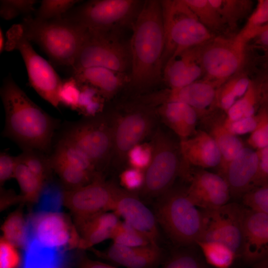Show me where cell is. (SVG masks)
I'll list each match as a JSON object with an SVG mask.
<instances>
[{
  "mask_svg": "<svg viewBox=\"0 0 268 268\" xmlns=\"http://www.w3.org/2000/svg\"><path fill=\"white\" fill-rule=\"evenodd\" d=\"M119 187L99 176L90 183L71 190H66L64 204L75 216L83 219L112 210Z\"/></svg>",
  "mask_w": 268,
  "mask_h": 268,
  "instance_id": "cell-15",
  "label": "cell"
},
{
  "mask_svg": "<svg viewBox=\"0 0 268 268\" xmlns=\"http://www.w3.org/2000/svg\"><path fill=\"white\" fill-rule=\"evenodd\" d=\"M250 41L253 42V46L256 48L260 49L265 52V57L268 56V24L260 28L254 37Z\"/></svg>",
  "mask_w": 268,
  "mask_h": 268,
  "instance_id": "cell-52",
  "label": "cell"
},
{
  "mask_svg": "<svg viewBox=\"0 0 268 268\" xmlns=\"http://www.w3.org/2000/svg\"><path fill=\"white\" fill-rule=\"evenodd\" d=\"M258 124L247 139L249 145L257 150L268 146V111L260 108L257 113Z\"/></svg>",
  "mask_w": 268,
  "mask_h": 268,
  "instance_id": "cell-43",
  "label": "cell"
},
{
  "mask_svg": "<svg viewBox=\"0 0 268 268\" xmlns=\"http://www.w3.org/2000/svg\"><path fill=\"white\" fill-rule=\"evenodd\" d=\"M186 190L172 187L158 197L155 215L173 242L190 247L197 245L202 232V214Z\"/></svg>",
  "mask_w": 268,
  "mask_h": 268,
  "instance_id": "cell-5",
  "label": "cell"
},
{
  "mask_svg": "<svg viewBox=\"0 0 268 268\" xmlns=\"http://www.w3.org/2000/svg\"><path fill=\"white\" fill-rule=\"evenodd\" d=\"M113 134L110 165L122 168L127 163L129 151L140 142L158 126L157 107L135 99L105 108Z\"/></svg>",
  "mask_w": 268,
  "mask_h": 268,
  "instance_id": "cell-3",
  "label": "cell"
},
{
  "mask_svg": "<svg viewBox=\"0 0 268 268\" xmlns=\"http://www.w3.org/2000/svg\"><path fill=\"white\" fill-rule=\"evenodd\" d=\"M17 158V164L14 177L21 191L23 200L37 202L41 193L44 182L34 175Z\"/></svg>",
  "mask_w": 268,
  "mask_h": 268,
  "instance_id": "cell-31",
  "label": "cell"
},
{
  "mask_svg": "<svg viewBox=\"0 0 268 268\" xmlns=\"http://www.w3.org/2000/svg\"><path fill=\"white\" fill-rule=\"evenodd\" d=\"M17 164L16 156L13 157L5 152L0 154V185L14 177Z\"/></svg>",
  "mask_w": 268,
  "mask_h": 268,
  "instance_id": "cell-50",
  "label": "cell"
},
{
  "mask_svg": "<svg viewBox=\"0 0 268 268\" xmlns=\"http://www.w3.org/2000/svg\"><path fill=\"white\" fill-rule=\"evenodd\" d=\"M43 153L35 150H24L17 157L31 172L45 182L53 169L50 157H46Z\"/></svg>",
  "mask_w": 268,
  "mask_h": 268,
  "instance_id": "cell-37",
  "label": "cell"
},
{
  "mask_svg": "<svg viewBox=\"0 0 268 268\" xmlns=\"http://www.w3.org/2000/svg\"><path fill=\"white\" fill-rule=\"evenodd\" d=\"M209 266L203 256L188 248L174 252L160 268H210Z\"/></svg>",
  "mask_w": 268,
  "mask_h": 268,
  "instance_id": "cell-38",
  "label": "cell"
},
{
  "mask_svg": "<svg viewBox=\"0 0 268 268\" xmlns=\"http://www.w3.org/2000/svg\"><path fill=\"white\" fill-rule=\"evenodd\" d=\"M152 157L151 144L139 143L128 152L127 163L130 167L145 171L149 166Z\"/></svg>",
  "mask_w": 268,
  "mask_h": 268,
  "instance_id": "cell-45",
  "label": "cell"
},
{
  "mask_svg": "<svg viewBox=\"0 0 268 268\" xmlns=\"http://www.w3.org/2000/svg\"><path fill=\"white\" fill-rule=\"evenodd\" d=\"M245 209L237 203L228 202L218 207L201 209L202 227L199 241L220 242L239 255Z\"/></svg>",
  "mask_w": 268,
  "mask_h": 268,
  "instance_id": "cell-13",
  "label": "cell"
},
{
  "mask_svg": "<svg viewBox=\"0 0 268 268\" xmlns=\"http://www.w3.org/2000/svg\"><path fill=\"white\" fill-rule=\"evenodd\" d=\"M20 24L28 40L38 45L51 61L72 67L85 37V30L62 18L41 20L27 15Z\"/></svg>",
  "mask_w": 268,
  "mask_h": 268,
  "instance_id": "cell-4",
  "label": "cell"
},
{
  "mask_svg": "<svg viewBox=\"0 0 268 268\" xmlns=\"http://www.w3.org/2000/svg\"><path fill=\"white\" fill-rule=\"evenodd\" d=\"M265 59L266 60V61L267 62V64H268V56L265 57Z\"/></svg>",
  "mask_w": 268,
  "mask_h": 268,
  "instance_id": "cell-57",
  "label": "cell"
},
{
  "mask_svg": "<svg viewBox=\"0 0 268 268\" xmlns=\"http://www.w3.org/2000/svg\"><path fill=\"white\" fill-rule=\"evenodd\" d=\"M162 125H158L152 134V157L144 171V182L141 189L147 197H158L172 187L176 177L183 176L185 164L180 141Z\"/></svg>",
  "mask_w": 268,
  "mask_h": 268,
  "instance_id": "cell-7",
  "label": "cell"
},
{
  "mask_svg": "<svg viewBox=\"0 0 268 268\" xmlns=\"http://www.w3.org/2000/svg\"><path fill=\"white\" fill-rule=\"evenodd\" d=\"M132 29L129 84L144 92L162 80L165 41L161 1L144 0Z\"/></svg>",
  "mask_w": 268,
  "mask_h": 268,
  "instance_id": "cell-1",
  "label": "cell"
},
{
  "mask_svg": "<svg viewBox=\"0 0 268 268\" xmlns=\"http://www.w3.org/2000/svg\"><path fill=\"white\" fill-rule=\"evenodd\" d=\"M242 198L245 207L268 214V186L254 188Z\"/></svg>",
  "mask_w": 268,
  "mask_h": 268,
  "instance_id": "cell-46",
  "label": "cell"
},
{
  "mask_svg": "<svg viewBox=\"0 0 268 268\" xmlns=\"http://www.w3.org/2000/svg\"><path fill=\"white\" fill-rule=\"evenodd\" d=\"M50 160L53 170L59 176L66 190L85 186L100 176H93L74 166L54 152L50 156Z\"/></svg>",
  "mask_w": 268,
  "mask_h": 268,
  "instance_id": "cell-27",
  "label": "cell"
},
{
  "mask_svg": "<svg viewBox=\"0 0 268 268\" xmlns=\"http://www.w3.org/2000/svg\"><path fill=\"white\" fill-rule=\"evenodd\" d=\"M111 211L145 237L151 244L158 246L159 233L155 214L131 192L119 188Z\"/></svg>",
  "mask_w": 268,
  "mask_h": 268,
  "instance_id": "cell-17",
  "label": "cell"
},
{
  "mask_svg": "<svg viewBox=\"0 0 268 268\" xmlns=\"http://www.w3.org/2000/svg\"><path fill=\"white\" fill-rule=\"evenodd\" d=\"M79 268H117L110 265L92 260L86 258L81 259Z\"/></svg>",
  "mask_w": 268,
  "mask_h": 268,
  "instance_id": "cell-54",
  "label": "cell"
},
{
  "mask_svg": "<svg viewBox=\"0 0 268 268\" xmlns=\"http://www.w3.org/2000/svg\"><path fill=\"white\" fill-rule=\"evenodd\" d=\"M72 76L78 83L96 89L106 102L113 99L130 82V75L127 73L99 67L72 70Z\"/></svg>",
  "mask_w": 268,
  "mask_h": 268,
  "instance_id": "cell-23",
  "label": "cell"
},
{
  "mask_svg": "<svg viewBox=\"0 0 268 268\" xmlns=\"http://www.w3.org/2000/svg\"><path fill=\"white\" fill-rule=\"evenodd\" d=\"M258 121L257 114L235 121H229L225 117L224 125L230 133L237 136L252 133L257 128Z\"/></svg>",
  "mask_w": 268,
  "mask_h": 268,
  "instance_id": "cell-48",
  "label": "cell"
},
{
  "mask_svg": "<svg viewBox=\"0 0 268 268\" xmlns=\"http://www.w3.org/2000/svg\"><path fill=\"white\" fill-rule=\"evenodd\" d=\"M268 186V160L259 161L258 171L252 184L254 188Z\"/></svg>",
  "mask_w": 268,
  "mask_h": 268,
  "instance_id": "cell-53",
  "label": "cell"
},
{
  "mask_svg": "<svg viewBox=\"0 0 268 268\" xmlns=\"http://www.w3.org/2000/svg\"><path fill=\"white\" fill-rule=\"evenodd\" d=\"M259 160L256 150L244 147L221 175L228 184L231 197L242 198L252 189Z\"/></svg>",
  "mask_w": 268,
  "mask_h": 268,
  "instance_id": "cell-21",
  "label": "cell"
},
{
  "mask_svg": "<svg viewBox=\"0 0 268 268\" xmlns=\"http://www.w3.org/2000/svg\"><path fill=\"white\" fill-rule=\"evenodd\" d=\"M15 247L3 238L0 242V268H17L20 257Z\"/></svg>",
  "mask_w": 268,
  "mask_h": 268,
  "instance_id": "cell-49",
  "label": "cell"
},
{
  "mask_svg": "<svg viewBox=\"0 0 268 268\" xmlns=\"http://www.w3.org/2000/svg\"><path fill=\"white\" fill-rule=\"evenodd\" d=\"M91 67L127 73L131 67L130 45L122 40L121 34L85 30L83 43L71 68Z\"/></svg>",
  "mask_w": 268,
  "mask_h": 268,
  "instance_id": "cell-12",
  "label": "cell"
},
{
  "mask_svg": "<svg viewBox=\"0 0 268 268\" xmlns=\"http://www.w3.org/2000/svg\"><path fill=\"white\" fill-rule=\"evenodd\" d=\"M104 257L126 268H155L163 259L158 246L130 247L113 243Z\"/></svg>",
  "mask_w": 268,
  "mask_h": 268,
  "instance_id": "cell-24",
  "label": "cell"
},
{
  "mask_svg": "<svg viewBox=\"0 0 268 268\" xmlns=\"http://www.w3.org/2000/svg\"><path fill=\"white\" fill-rule=\"evenodd\" d=\"M5 50L19 52L25 64L30 86L45 100L58 108L61 77L51 65L33 49L20 24H14L6 33Z\"/></svg>",
  "mask_w": 268,
  "mask_h": 268,
  "instance_id": "cell-10",
  "label": "cell"
},
{
  "mask_svg": "<svg viewBox=\"0 0 268 268\" xmlns=\"http://www.w3.org/2000/svg\"><path fill=\"white\" fill-rule=\"evenodd\" d=\"M187 193L201 209L218 207L227 203L231 197L228 183L221 175L204 170L191 172Z\"/></svg>",
  "mask_w": 268,
  "mask_h": 268,
  "instance_id": "cell-19",
  "label": "cell"
},
{
  "mask_svg": "<svg viewBox=\"0 0 268 268\" xmlns=\"http://www.w3.org/2000/svg\"><path fill=\"white\" fill-rule=\"evenodd\" d=\"M80 150L89 159L96 171L110 165L113 134L105 111L99 115L84 117L67 126L61 137Z\"/></svg>",
  "mask_w": 268,
  "mask_h": 268,
  "instance_id": "cell-9",
  "label": "cell"
},
{
  "mask_svg": "<svg viewBox=\"0 0 268 268\" xmlns=\"http://www.w3.org/2000/svg\"><path fill=\"white\" fill-rule=\"evenodd\" d=\"M5 42L4 36L1 28L0 29V53H1L5 49Z\"/></svg>",
  "mask_w": 268,
  "mask_h": 268,
  "instance_id": "cell-55",
  "label": "cell"
},
{
  "mask_svg": "<svg viewBox=\"0 0 268 268\" xmlns=\"http://www.w3.org/2000/svg\"><path fill=\"white\" fill-rule=\"evenodd\" d=\"M267 24H268V0H259L246 25L239 33L248 43L259 29Z\"/></svg>",
  "mask_w": 268,
  "mask_h": 268,
  "instance_id": "cell-41",
  "label": "cell"
},
{
  "mask_svg": "<svg viewBox=\"0 0 268 268\" xmlns=\"http://www.w3.org/2000/svg\"><path fill=\"white\" fill-rule=\"evenodd\" d=\"M80 93L79 84L72 76L63 80L59 91L60 103L77 111Z\"/></svg>",
  "mask_w": 268,
  "mask_h": 268,
  "instance_id": "cell-44",
  "label": "cell"
},
{
  "mask_svg": "<svg viewBox=\"0 0 268 268\" xmlns=\"http://www.w3.org/2000/svg\"><path fill=\"white\" fill-rule=\"evenodd\" d=\"M143 2L139 0L82 1L60 18L88 31L121 34L124 28H132Z\"/></svg>",
  "mask_w": 268,
  "mask_h": 268,
  "instance_id": "cell-6",
  "label": "cell"
},
{
  "mask_svg": "<svg viewBox=\"0 0 268 268\" xmlns=\"http://www.w3.org/2000/svg\"><path fill=\"white\" fill-rule=\"evenodd\" d=\"M82 0H42L34 17L41 20L58 19L67 12Z\"/></svg>",
  "mask_w": 268,
  "mask_h": 268,
  "instance_id": "cell-39",
  "label": "cell"
},
{
  "mask_svg": "<svg viewBox=\"0 0 268 268\" xmlns=\"http://www.w3.org/2000/svg\"><path fill=\"white\" fill-rule=\"evenodd\" d=\"M182 155L186 167L190 165L203 168L218 167L221 154L212 137L206 131H197L191 137L180 140Z\"/></svg>",
  "mask_w": 268,
  "mask_h": 268,
  "instance_id": "cell-22",
  "label": "cell"
},
{
  "mask_svg": "<svg viewBox=\"0 0 268 268\" xmlns=\"http://www.w3.org/2000/svg\"><path fill=\"white\" fill-rule=\"evenodd\" d=\"M27 226V242L33 241L41 247L61 251L67 247L81 248L80 236L59 210H39Z\"/></svg>",
  "mask_w": 268,
  "mask_h": 268,
  "instance_id": "cell-14",
  "label": "cell"
},
{
  "mask_svg": "<svg viewBox=\"0 0 268 268\" xmlns=\"http://www.w3.org/2000/svg\"><path fill=\"white\" fill-rule=\"evenodd\" d=\"M225 118L210 114L202 119L208 126L209 131L207 133L215 140L221 154V159L218 173L220 175L223 173L231 161L245 147L241 139L226 128Z\"/></svg>",
  "mask_w": 268,
  "mask_h": 268,
  "instance_id": "cell-26",
  "label": "cell"
},
{
  "mask_svg": "<svg viewBox=\"0 0 268 268\" xmlns=\"http://www.w3.org/2000/svg\"><path fill=\"white\" fill-rule=\"evenodd\" d=\"M216 10L225 29H235L250 13L253 2L249 0H209Z\"/></svg>",
  "mask_w": 268,
  "mask_h": 268,
  "instance_id": "cell-28",
  "label": "cell"
},
{
  "mask_svg": "<svg viewBox=\"0 0 268 268\" xmlns=\"http://www.w3.org/2000/svg\"><path fill=\"white\" fill-rule=\"evenodd\" d=\"M111 239L114 243L130 247L151 244L145 237L124 221L120 222L114 230Z\"/></svg>",
  "mask_w": 268,
  "mask_h": 268,
  "instance_id": "cell-40",
  "label": "cell"
},
{
  "mask_svg": "<svg viewBox=\"0 0 268 268\" xmlns=\"http://www.w3.org/2000/svg\"><path fill=\"white\" fill-rule=\"evenodd\" d=\"M197 46L171 57L165 64L162 80L169 89H177L200 80L204 75Z\"/></svg>",
  "mask_w": 268,
  "mask_h": 268,
  "instance_id": "cell-20",
  "label": "cell"
},
{
  "mask_svg": "<svg viewBox=\"0 0 268 268\" xmlns=\"http://www.w3.org/2000/svg\"><path fill=\"white\" fill-rule=\"evenodd\" d=\"M3 238L15 247H25L28 237L27 222L21 210L10 214L2 226Z\"/></svg>",
  "mask_w": 268,
  "mask_h": 268,
  "instance_id": "cell-34",
  "label": "cell"
},
{
  "mask_svg": "<svg viewBox=\"0 0 268 268\" xmlns=\"http://www.w3.org/2000/svg\"><path fill=\"white\" fill-rule=\"evenodd\" d=\"M197 245L210 266L215 268H229L237 256L226 245L216 241H199Z\"/></svg>",
  "mask_w": 268,
  "mask_h": 268,
  "instance_id": "cell-30",
  "label": "cell"
},
{
  "mask_svg": "<svg viewBox=\"0 0 268 268\" xmlns=\"http://www.w3.org/2000/svg\"><path fill=\"white\" fill-rule=\"evenodd\" d=\"M217 89L213 83L202 79L181 88L144 93L137 98L140 101L155 107L168 101L183 102L193 108L199 118L203 119L216 106Z\"/></svg>",
  "mask_w": 268,
  "mask_h": 268,
  "instance_id": "cell-16",
  "label": "cell"
},
{
  "mask_svg": "<svg viewBox=\"0 0 268 268\" xmlns=\"http://www.w3.org/2000/svg\"><path fill=\"white\" fill-rule=\"evenodd\" d=\"M260 108V96L258 86L252 81L245 94L238 99L226 112L229 121L249 117L255 115Z\"/></svg>",
  "mask_w": 268,
  "mask_h": 268,
  "instance_id": "cell-33",
  "label": "cell"
},
{
  "mask_svg": "<svg viewBox=\"0 0 268 268\" xmlns=\"http://www.w3.org/2000/svg\"><path fill=\"white\" fill-rule=\"evenodd\" d=\"M252 81L244 74L235 75L218 88L216 105L226 113L247 91Z\"/></svg>",
  "mask_w": 268,
  "mask_h": 268,
  "instance_id": "cell-29",
  "label": "cell"
},
{
  "mask_svg": "<svg viewBox=\"0 0 268 268\" xmlns=\"http://www.w3.org/2000/svg\"><path fill=\"white\" fill-rule=\"evenodd\" d=\"M200 21L212 34L225 30L215 8L209 0H183Z\"/></svg>",
  "mask_w": 268,
  "mask_h": 268,
  "instance_id": "cell-32",
  "label": "cell"
},
{
  "mask_svg": "<svg viewBox=\"0 0 268 268\" xmlns=\"http://www.w3.org/2000/svg\"><path fill=\"white\" fill-rule=\"evenodd\" d=\"M0 94L5 112L3 135L23 150L49 151L58 120L36 105L9 75Z\"/></svg>",
  "mask_w": 268,
  "mask_h": 268,
  "instance_id": "cell-2",
  "label": "cell"
},
{
  "mask_svg": "<svg viewBox=\"0 0 268 268\" xmlns=\"http://www.w3.org/2000/svg\"><path fill=\"white\" fill-rule=\"evenodd\" d=\"M247 41L239 33L232 38L217 36L200 48L202 79L217 88L238 73L245 61Z\"/></svg>",
  "mask_w": 268,
  "mask_h": 268,
  "instance_id": "cell-11",
  "label": "cell"
},
{
  "mask_svg": "<svg viewBox=\"0 0 268 268\" xmlns=\"http://www.w3.org/2000/svg\"><path fill=\"white\" fill-rule=\"evenodd\" d=\"M79 84L80 93L77 111L84 117H94L102 113L106 101L99 92L90 85Z\"/></svg>",
  "mask_w": 268,
  "mask_h": 268,
  "instance_id": "cell-35",
  "label": "cell"
},
{
  "mask_svg": "<svg viewBox=\"0 0 268 268\" xmlns=\"http://www.w3.org/2000/svg\"><path fill=\"white\" fill-rule=\"evenodd\" d=\"M160 1L165 41L164 67L171 57L217 36L200 21L183 0Z\"/></svg>",
  "mask_w": 268,
  "mask_h": 268,
  "instance_id": "cell-8",
  "label": "cell"
},
{
  "mask_svg": "<svg viewBox=\"0 0 268 268\" xmlns=\"http://www.w3.org/2000/svg\"><path fill=\"white\" fill-rule=\"evenodd\" d=\"M36 0H1L0 15L5 20H11L20 14L30 15L35 11Z\"/></svg>",
  "mask_w": 268,
  "mask_h": 268,
  "instance_id": "cell-42",
  "label": "cell"
},
{
  "mask_svg": "<svg viewBox=\"0 0 268 268\" xmlns=\"http://www.w3.org/2000/svg\"><path fill=\"white\" fill-rule=\"evenodd\" d=\"M61 268H64V266H63Z\"/></svg>",
  "mask_w": 268,
  "mask_h": 268,
  "instance_id": "cell-58",
  "label": "cell"
},
{
  "mask_svg": "<svg viewBox=\"0 0 268 268\" xmlns=\"http://www.w3.org/2000/svg\"><path fill=\"white\" fill-rule=\"evenodd\" d=\"M254 268H268V258L255 265Z\"/></svg>",
  "mask_w": 268,
  "mask_h": 268,
  "instance_id": "cell-56",
  "label": "cell"
},
{
  "mask_svg": "<svg viewBox=\"0 0 268 268\" xmlns=\"http://www.w3.org/2000/svg\"><path fill=\"white\" fill-rule=\"evenodd\" d=\"M156 107L159 119L180 140L191 137L197 131L199 115L188 104L178 101H168Z\"/></svg>",
  "mask_w": 268,
  "mask_h": 268,
  "instance_id": "cell-25",
  "label": "cell"
},
{
  "mask_svg": "<svg viewBox=\"0 0 268 268\" xmlns=\"http://www.w3.org/2000/svg\"><path fill=\"white\" fill-rule=\"evenodd\" d=\"M54 152L58 154L74 166L93 176L101 175L96 170L89 159L78 148L69 142L60 139Z\"/></svg>",
  "mask_w": 268,
  "mask_h": 268,
  "instance_id": "cell-36",
  "label": "cell"
},
{
  "mask_svg": "<svg viewBox=\"0 0 268 268\" xmlns=\"http://www.w3.org/2000/svg\"><path fill=\"white\" fill-rule=\"evenodd\" d=\"M255 82L259 89L260 108H264L268 111V70Z\"/></svg>",
  "mask_w": 268,
  "mask_h": 268,
  "instance_id": "cell-51",
  "label": "cell"
},
{
  "mask_svg": "<svg viewBox=\"0 0 268 268\" xmlns=\"http://www.w3.org/2000/svg\"><path fill=\"white\" fill-rule=\"evenodd\" d=\"M120 180L122 186L129 192L141 190L144 182V172L130 167L122 171Z\"/></svg>",
  "mask_w": 268,
  "mask_h": 268,
  "instance_id": "cell-47",
  "label": "cell"
},
{
  "mask_svg": "<svg viewBox=\"0 0 268 268\" xmlns=\"http://www.w3.org/2000/svg\"><path fill=\"white\" fill-rule=\"evenodd\" d=\"M239 255L255 266L268 258V214L246 207Z\"/></svg>",
  "mask_w": 268,
  "mask_h": 268,
  "instance_id": "cell-18",
  "label": "cell"
}]
</instances>
